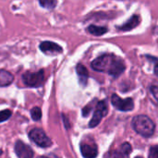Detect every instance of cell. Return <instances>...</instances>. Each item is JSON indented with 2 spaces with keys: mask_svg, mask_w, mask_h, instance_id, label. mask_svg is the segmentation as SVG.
Instances as JSON below:
<instances>
[{
  "mask_svg": "<svg viewBox=\"0 0 158 158\" xmlns=\"http://www.w3.org/2000/svg\"><path fill=\"white\" fill-rule=\"evenodd\" d=\"M92 68L95 71L106 72L114 78H118L124 72L126 66L122 59L114 55L106 54L94 59L92 62Z\"/></svg>",
  "mask_w": 158,
  "mask_h": 158,
  "instance_id": "cell-1",
  "label": "cell"
},
{
  "mask_svg": "<svg viewBox=\"0 0 158 158\" xmlns=\"http://www.w3.org/2000/svg\"><path fill=\"white\" fill-rule=\"evenodd\" d=\"M131 125L133 130L138 134L146 138L151 137L156 131V125L154 121L145 115H139L135 117L131 121Z\"/></svg>",
  "mask_w": 158,
  "mask_h": 158,
  "instance_id": "cell-2",
  "label": "cell"
},
{
  "mask_svg": "<svg viewBox=\"0 0 158 158\" xmlns=\"http://www.w3.org/2000/svg\"><path fill=\"white\" fill-rule=\"evenodd\" d=\"M22 81L29 87H41L44 81V71L41 69L37 72H26L22 75Z\"/></svg>",
  "mask_w": 158,
  "mask_h": 158,
  "instance_id": "cell-3",
  "label": "cell"
},
{
  "mask_svg": "<svg viewBox=\"0 0 158 158\" xmlns=\"http://www.w3.org/2000/svg\"><path fill=\"white\" fill-rule=\"evenodd\" d=\"M29 137L34 143H36L40 147L47 148L52 145V141L41 129H32L29 132Z\"/></svg>",
  "mask_w": 158,
  "mask_h": 158,
  "instance_id": "cell-4",
  "label": "cell"
},
{
  "mask_svg": "<svg viewBox=\"0 0 158 158\" xmlns=\"http://www.w3.org/2000/svg\"><path fill=\"white\" fill-rule=\"evenodd\" d=\"M112 105L120 111L127 112V111H131L134 108V102L131 98H126V99H121L118 94H113L111 98Z\"/></svg>",
  "mask_w": 158,
  "mask_h": 158,
  "instance_id": "cell-5",
  "label": "cell"
},
{
  "mask_svg": "<svg viewBox=\"0 0 158 158\" xmlns=\"http://www.w3.org/2000/svg\"><path fill=\"white\" fill-rule=\"evenodd\" d=\"M106 113H107V107H106L105 101H100L97 104V106L95 107V111H94V116H93V118L89 123L90 128L96 127L101 122L102 118L106 115Z\"/></svg>",
  "mask_w": 158,
  "mask_h": 158,
  "instance_id": "cell-6",
  "label": "cell"
},
{
  "mask_svg": "<svg viewBox=\"0 0 158 158\" xmlns=\"http://www.w3.org/2000/svg\"><path fill=\"white\" fill-rule=\"evenodd\" d=\"M81 153L84 158H95L98 155L97 145L94 142H82L81 143Z\"/></svg>",
  "mask_w": 158,
  "mask_h": 158,
  "instance_id": "cell-7",
  "label": "cell"
},
{
  "mask_svg": "<svg viewBox=\"0 0 158 158\" xmlns=\"http://www.w3.org/2000/svg\"><path fill=\"white\" fill-rule=\"evenodd\" d=\"M15 153L19 158H33L32 149L21 141L15 143Z\"/></svg>",
  "mask_w": 158,
  "mask_h": 158,
  "instance_id": "cell-8",
  "label": "cell"
},
{
  "mask_svg": "<svg viewBox=\"0 0 158 158\" xmlns=\"http://www.w3.org/2000/svg\"><path fill=\"white\" fill-rule=\"evenodd\" d=\"M40 49L46 55H56L62 52V47L59 44L50 41L42 42L40 44Z\"/></svg>",
  "mask_w": 158,
  "mask_h": 158,
  "instance_id": "cell-9",
  "label": "cell"
},
{
  "mask_svg": "<svg viewBox=\"0 0 158 158\" xmlns=\"http://www.w3.org/2000/svg\"><path fill=\"white\" fill-rule=\"evenodd\" d=\"M76 71H77V74H78V77H79L80 83L82 86H85L86 83H87L88 78H89V72H88L87 69L83 65L79 64L77 66V68H76Z\"/></svg>",
  "mask_w": 158,
  "mask_h": 158,
  "instance_id": "cell-10",
  "label": "cell"
},
{
  "mask_svg": "<svg viewBox=\"0 0 158 158\" xmlns=\"http://www.w3.org/2000/svg\"><path fill=\"white\" fill-rule=\"evenodd\" d=\"M141 22V18L138 15H133L125 24H123L121 27H118L121 31H131L137 27Z\"/></svg>",
  "mask_w": 158,
  "mask_h": 158,
  "instance_id": "cell-11",
  "label": "cell"
},
{
  "mask_svg": "<svg viewBox=\"0 0 158 158\" xmlns=\"http://www.w3.org/2000/svg\"><path fill=\"white\" fill-rule=\"evenodd\" d=\"M14 81L13 75L5 69H0V87H6L10 85Z\"/></svg>",
  "mask_w": 158,
  "mask_h": 158,
  "instance_id": "cell-12",
  "label": "cell"
},
{
  "mask_svg": "<svg viewBox=\"0 0 158 158\" xmlns=\"http://www.w3.org/2000/svg\"><path fill=\"white\" fill-rule=\"evenodd\" d=\"M88 32H90L93 35L95 36H101L103 34H105L107 31V28L106 27H100V26H95V25H90L87 28Z\"/></svg>",
  "mask_w": 158,
  "mask_h": 158,
  "instance_id": "cell-13",
  "label": "cell"
},
{
  "mask_svg": "<svg viewBox=\"0 0 158 158\" xmlns=\"http://www.w3.org/2000/svg\"><path fill=\"white\" fill-rule=\"evenodd\" d=\"M31 116L32 118V119L34 121H38L41 119L42 118V111H41V108L38 107V106H35L33 107L31 110Z\"/></svg>",
  "mask_w": 158,
  "mask_h": 158,
  "instance_id": "cell-14",
  "label": "cell"
},
{
  "mask_svg": "<svg viewBox=\"0 0 158 158\" xmlns=\"http://www.w3.org/2000/svg\"><path fill=\"white\" fill-rule=\"evenodd\" d=\"M39 4L44 7V8H48V9H52L56 6V5L57 4L56 1L55 0H44V1H40Z\"/></svg>",
  "mask_w": 158,
  "mask_h": 158,
  "instance_id": "cell-15",
  "label": "cell"
},
{
  "mask_svg": "<svg viewBox=\"0 0 158 158\" xmlns=\"http://www.w3.org/2000/svg\"><path fill=\"white\" fill-rule=\"evenodd\" d=\"M11 115H12V112L8 109H5V110L0 111V123L7 120L11 117Z\"/></svg>",
  "mask_w": 158,
  "mask_h": 158,
  "instance_id": "cell-16",
  "label": "cell"
},
{
  "mask_svg": "<svg viewBox=\"0 0 158 158\" xmlns=\"http://www.w3.org/2000/svg\"><path fill=\"white\" fill-rule=\"evenodd\" d=\"M149 158H158V145H154L150 148Z\"/></svg>",
  "mask_w": 158,
  "mask_h": 158,
  "instance_id": "cell-17",
  "label": "cell"
},
{
  "mask_svg": "<svg viewBox=\"0 0 158 158\" xmlns=\"http://www.w3.org/2000/svg\"><path fill=\"white\" fill-rule=\"evenodd\" d=\"M112 158H130L129 157V155L128 154H126V153H124L122 150H118V151H116L115 153H114V155H113V156Z\"/></svg>",
  "mask_w": 158,
  "mask_h": 158,
  "instance_id": "cell-18",
  "label": "cell"
},
{
  "mask_svg": "<svg viewBox=\"0 0 158 158\" xmlns=\"http://www.w3.org/2000/svg\"><path fill=\"white\" fill-rule=\"evenodd\" d=\"M120 150H122L124 153L130 155L131 153V145L129 143H124L121 146H120Z\"/></svg>",
  "mask_w": 158,
  "mask_h": 158,
  "instance_id": "cell-19",
  "label": "cell"
},
{
  "mask_svg": "<svg viewBox=\"0 0 158 158\" xmlns=\"http://www.w3.org/2000/svg\"><path fill=\"white\" fill-rule=\"evenodd\" d=\"M152 94L154 95V97L156 99V101L158 102V86H152L150 89Z\"/></svg>",
  "mask_w": 158,
  "mask_h": 158,
  "instance_id": "cell-20",
  "label": "cell"
},
{
  "mask_svg": "<svg viewBox=\"0 0 158 158\" xmlns=\"http://www.w3.org/2000/svg\"><path fill=\"white\" fill-rule=\"evenodd\" d=\"M153 59V61L155 62V69H154V71H155V74L158 76V59L157 58H154V57H150Z\"/></svg>",
  "mask_w": 158,
  "mask_h": 158,
  "instance_id": "cell-21",
  "label": "cell"
},
{
  "mask_svg": "<svg viewBox=\"0 0 158 158\" xmlns=\"http://www.w3.org/2000/svg\"><path fill=\"white\" fill-rule=\"evenodd\" d=\"M38 158H57L56 156H53V157H50V156H40Z\"/></svg>",
  "mask_w": 158,
  "mask_h": 158,
  "instance_id": "cell-22",
  "label": "cell"
},
{
  "mask_svg": "<svg viewBox=\"0 0 158 158\" xmlns=\"http://www.w3.org/2000/svg\"><path fill=\"white\" fill-rule=\"evenodd\" d=\"M136 158H143V157H140V156H138V157H136Z\"/></svg>",
  "mask_w": 158,
  "mask_h": 158,
  "instance_id": "cell-23",
  "label": "cell"
}]
</instances>
